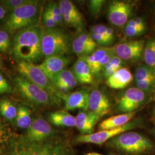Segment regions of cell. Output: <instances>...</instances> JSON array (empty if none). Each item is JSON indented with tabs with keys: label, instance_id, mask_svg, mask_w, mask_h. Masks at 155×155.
Listing matches in <instances>:
<instances>
[{
	"label": "cell",
	"instance_id": "obj_1",
	"mask_svg": "<svg viewBox=\"0 0 155 155\" xmlns=\"http://www.w3.org/2000/svg\"><path fill=\"white\" fill-rule=\"evenodd\" d=\"M43 28L37 25L17 33L12 45V53L17 61L36 64L43 57L41 48Z\"/></svg>",
	"mask_w": 155,
	"mask_h": 155
},
{
	"label": "cell",
	"instance_id": "obj_2",
	"mask_svg": "<svg viewBox=\"0 0 155 155\" xmlns=\"http://www.w3.org/2000/svg\"><path fill=\"white\" fill-rule=\"evenodd\" d=\"M40 15V1L33 0L32 3L11 12L6 17L3 27L7 32L17 33L22 29L39 25Z\"/></svg>",
	"mask_w": 155,
	"mask_h": 155
},
{
	"label": "cell",
	"instance_id": "obj_3",
	"mask_svg": "<svg viewBox=\"0 0 155 155\" xmlns=\"http://www.w3.org/2000/svg\"><path fill=\"white\" fill-rule=\"evenodd\" d=\"M71 44L68 33L60 28H43L41 48L45 58L67 54Z\"/></svg>",
	"mask_w": 155,
	"mask_h": 155
},
{
	"label": "cell",
	"instance_id": "obj_4",
	"mask_svg": "<svg viewBox=\"0 0 155 155\" xmlns=\"http://www.w3.org/2000/svg\"><path fill=\"white\" fill-rule=\"evenodd\" d=\"M111 147L128 154L138 155L152 150L153 144L143 134L127 131L109 140Z\"/></svg>",
	"mask_w": 155,
	"mask_h": 155
},
{
	"label": "cell",
	"instance_id": "obj_5",
	"mask_svg": "<svg viewBox=\"0 0 155 155\" xmlns=\"http://www.w3.org/2000/svg\"><path fill=\"white\" fill-rule=\"evenodd\" d=\"M17 70L23 77L43 89L56 101L61 99V93L55 88L39 65L28 61H19L17 64Z\"/></svg>",
	"mask_w": 155,
	"mask_h": 155
},
{
	"label": "cell",
	"instance_id": "obj_6",
	"mask_svg": "<svg viewBox=\"0 0 155 155\" xmlns=\"http://www.w3.org/2000/svg\"><path fill=\"white\" fill-rule=\"evenodd\" d=\"M14 84L17 91L24 98L35 105H51L57 102L47 91L21 75L17 76L14 79Z\"/></svg>",
	"mask_w": 155,
	"mask_h": 155
},
{
	"label": "cell",
	"instance_id": "obj_7",
	"mask_svg": "<svg viewBox=\"0 0 155 155\" xmlns=\"http://www.w3.org/2000/svg\"><path fill=\"white\" fill-rule=\"evenodd\" d=\"M146 100V93L137 87H130L123 92L118 98L117 110L122 114L134 112L143 105Z\"/></svg>",
	"mask_w": 155,
	"mask_h": 155
},
{
	"label": "cell",
	"instance_id": "obj_8",
	"mask_svg": "<svg viewBox=\"0 0 155 155\" xmlns=\"http://www.w3.org/2000/svg\"><path fill=\"white\" fill-rule=\"evenodd\" d=\"M139 121L137 120L130 121L126 125L121 127L111 130H100L99 132L87 135H81L77 138V142L79 143H91V144H104L107 141L116 137L121 133L129 131L134 128L137 127Z\"/></svg>",
	"mask_w": 155,
	"mask_h": 155
},
{
	"label": "cell",
	"instance_id": "obj_9",
	"mask_svg": "<svg viewBox=\"0 0 155 155\" xmlns=\"http://www.w3.org/2000/svg\"><path fill=\"white\" fill-rule=\"evenodd\" d=\"M132 12V6L127 2L112 1L109 6L107 16L109 21L116 27L126 25Z\"/></svg>",
	"mask_w": 155,
	"mask_h": 155
},
{
	"label": "cell",
	"instance_id": "obj_10",
	"mask_svg": "<svg viewBox=\"0 0 155 155\" xmlns=\"http://www.w3.org/2000/svg\"><path fill=\"white\" fill-rule=\"evenodd\" d=\"M143 40H129L115 46L116 55L123 61H136L139 60L144 52Z\"/></svg>",
	"mask_w": 155,
	"mask_h": 155
},
{
	"label": "cell",
	"instance_id": "obj_11",
	"mask_svg": "<svg viewBox=\"0 0 155 155\" xmlns=\"http://www.w3.org/2000/svg\"><path fill=\"white\" fill-rule=\"evenodd\" d=\"M58 4L61 9L63 21L68 27L82 30L84 27V17L74 4L68 0H61Z\"/></svg>",
	"mask_w": 155,
	"mask_h": 155
},
{
	"label": "cell",
	"instance_id": "obj_12",
	"mask_svg": "<svg viewBox=\"0 0 155 155\" xmlns=\"http://www.w3.org/2000/svg\"><path fill=\"white\" fill-rule=\"evenodd\" d=\"M90 90L88 89H80L70 94H62L61 100L64 101V110L66 111L81 109L89 110Z\"/></svg>",
	"mask_w": 155,
	"mask_h": 155
},
{
	"label": "cell",
	"instance_id": "obj_13",
	"mask_svg": "<svg viewBox=\"0 0 155 155\" xmlns=\"http://www.w3.org/2000/svg\"><path fill=\"white\" fill-rule=\"evenodd\" d=\"M70 61V59L64 55L51 56L45 58L39 66L51 82L56 75L65 69Z\"/></svg>",
	"mask_w": 155,
	"mask_h": 155
},
{
	"label": "cell",
	"instance_id": "obj_14",
	"mask_svg": "<svg viewBox=\"0 0 155 155\" xmlns=\"http://www.w3.org/2000/svg\"><path fill=\"white\" fill-rule=\"evenodd\" d=\"M110 109V100L104 92L98 89L90 92L88 110L101 117L108 114Z\"/></svg>",
	"mask_w": 155,
	"mask_h": 155
},
{
	"label": "cell",
	"instance_id": "obj_15",
	"mask_svg": "<svg viewBox=\"0 0 155 155\" xmlns=\"http://www.w3.org/2000/svg\"><path fill=\"white\" fill-rule=\"evenodd\" d=\"M53 133V129L48 122L42 118L33 120L27 129V139L32 142H40L48 139Z\"/></svg>",
	"mask_w": 155,
	"mask_h": 155
},
{
	"label": "cell",
	"instance_id": "obj_16",
	"mask_svg": "<svg viewBox=\"0 0 155 155\" xmlns=\"http://www.w3.org/2000/svg\"><path fill=\"white\" fill-rule=\"evenodd\" d=\"M51 83L59 93L67 94L77 86L78 82L72 71L65 68L56 75Z\"/></svg>",
	"mask_w": 155,
	"mask_h": 155
},
{
	"label": "cell",
	"instance_id": "obj_17",
	"mask_svg": "<svg viewBox=\"0 0 155 155\" xmlns=\"http://www.w3.org/2000/svg\"><path fill=\"white\" fill-rule=\"evenodd\" d=\"M100 116L90 111H81L75 117V127L82 135L93 133L94 127L100 119Z\"/></svg>",
	"mask_w": 155,
	"mask_h": 155
},
{
	"label": "cell",
	"instance_id": "obj_18",
	"mask_svg": "<svg viewBox=\"0 0 155 155\" xmlns=\"http://www.w3.org/2000/svg\"><path fill=\"white\" fill-rule=\"evenodd\" d=\"M133 79V75L130 71L122 67L106 79V84L112 89H123L131 83Z\"/></svg>",
	"mask_w": 155,
	"mask_h": 155
},
{
	"label": "cell",
	"instance_id": "obj_19",
	"mask_svg": "<svg viewBox=\"0 0 155 155\" xmlns=\"http://www.w3.org/2000/svg\"><path fill=\"white\" fill-rule=\"evenodd\" d=\"M72 72L77 81L81 84H91L94 81L93 75L87 63L81 58H78L72 68Z\"/></svg>",
	"mask_w": 155,
	"mask_h": 155
},
{
	"label": "cell",
	"instance_id": "obj_20",
	"mask_svg": "<svg viewBox=\"0 0 155 155\" xmlns=\"http://www.w3.org/2000/svg\"><path fill=\"white\" fill-rule=\"evenodd\" d=\"M134 115L135 112H132L111 117L100 124L99 129L100 130H106L121 127L130 122Z\"/></svg>",
	"mask_w": 155,
	"mask_h": 155
},
{
	"label": "cell",
	"instance_id": "obj_21",
	"mask_svg": "<svg viewBox=\"0 0 155 155\" xmlns=\"http://www.w3.org/2000/svg\"><path fill=\"white\" fill-rule=\"evenodd\" d=\"M48 120L52 124L57 127H73L75 126V117L65 110L55 111L50 113Z\"/></svg>",
	"mask_w": 155,
	"mask_h": 155
},
{
	"label": "cell",
	"instance_id": "obj_22",
	"mask_svg": "<svg viewBox=\"0 0 155 155\" xmlns=\"http://www.w3.org/2000/svg\"><path fill=\"white\" fill-rule=\"evenodd\" d=\"M114 47L112 48H106L103 47L97 49L91 55L83 58H81L86 61L93 75H96L97 68L99 64L104 59V58L110 53Z\"/></svg>",
	"mask_w": 155,
	"mask_h": 155
},
{
	"label": "cell",
	"instance_id": "obj_23",
	"mask_svg": "<svg viewBox=\"0 0 155 155\" xmlns=\"http://www.w3.org/2000/svg\"><path fill=\"white\" fill-rule=\"evenodd\" d=\"M14 155H65V153L59 148L41 145L21 150Z\"/></svg>",
	"mask_w": 155,
	"mask_h": 155
},
{
	"label": "cell",
	"instance_id": "obj_24",
	"mask_svg": "<svg viewBox=\"0 0 155 155\" xmlns=\"http://www.w3.org/2000/svg\"><path fill=\"white\" fill-rule=\"evenodd\" d=\"M16 122L17 126L21 129H28L32 125L31 111L25 106H20L17 112Z\"/></svg>",
	"mask_w": 155,
	"mask_h": 155
},
{
	"label": "cell",
	"instance_id": "obj_25",
	"mask_svg": "<svg viewBox=\"0 0 155 155\" xmlns=\"http://www.w3.org/2000/svg\"><path fill=\"white\" fill-rule=\"evenodd\" d=\"M17 112L16 106L10 100L5 98L0 100V113L3 117L12 121L16 118Z\"/></svg>",
	"mask_w": 155,
	"mask_h": 155
},
{
	"label": "cell",
	"instance_id": "obj_26",
	"mask_svg": "<svg viewBox=\"0 0 155 155\" xmlns=\"http://www.w3.org/2000/svg\"><path fill=\"white\" fill-rule=\"evenodd\" d=\"M143 53L146 65L155 71V39H150L146 43Z\"/></svg>",
	"mask_w": 155,
	"mask_h": 155
},
{
	"label": "cell",
	"instance_id": "obj_27",
	"mask_svg": "<svg viewBox=\"0 0 155 155\" xmlns=\"http://www.w3.org/2000/svg\"><path fill=\"white\" fill-rule=\"evenodd\" d=\"M71 48L74 52L79 58L90 55L95 51L84 45L77 36L72 40Z\"/></svg>",
	"mask_w": 155,
	"mask_h": 155
},
{
	"label": "cell",
	"instance_id": "obj_28",
	"mask_svg": "<svg viewBox=\"0 0 155 155\" xmlns=\"http://www.w3.org/2000/svg\"><path fill=\"white\" fill-rule=\"evenodd\" d=\"M123 65L124 61L115 55L104 68L102 70L104 77L107 79L116 72L118 70L122 68Z\"/></svg>",
	"mask_w": 155,
	"mask_h": 155
},
{
	"label": "cell",
	"instance_id": "obj_29",
	"mask_svg": "<svg viewBox=\"0 0 155 155\" xmlns=\"http://www.w3.org/2000/svg\"><path fill=\"white\" fill-rule=\"evenodd\" d=\"M155 71L147 65L139 66L135 72L136 82L140 81L150 78L155 77Z\"/></svg>",
	"mask_w": 155,
	"mask_h": 155
},
{
	"label": "cell",
	"instance_id": "obj_30",
	"mask_svg": "<svg viewBox=\"0 0 155 155\" xmlns=\"http://www.w3.org/2000/svg\"><path fill=\"white\" fill-rule=\"evenodd\" d=\"M45 8L49 12L51 16L58 25H61L63 22V19L61 15V9L58 3L50 2Z\"/></svg>",
	"mask_w": 155,
	"mask_h": 155
},
{
	"label": "cell",
	"instance_id": "obj_31",
	"mask_svg": "<svg viewBox=\"0 0 155 155\" xmlns=\"http://www.w3.org/2000/svg\"><path fill=\"white\" fill-rule=\"evenodd\" d=\"M33 0H4L1 1V5L2 6L6 11L10 12L17 8L31 4Z\"/></svg>",
	"mask_w": 155,
	"mask_h": 155
},
{
	"label": "cell",
	"instance_id": "obj_32",
	"mask_svg": "<svg viewBox=\"0 0 155 155\" xmlns=\"http://www.w3.org/2000/svg\"><path fill=\"white\" fill-rule=\"evenodd\" d=\"M12 45L8 33L5 30H0V52L7 53L12 48Z\"/></svg>",
	"mask_w": 155,
	"mask_h": 155
},
{
	"label": "cell",
	"instance_id": "obj_33",
	"mask_svg": "<svg viewBox=\"0 0 155 155\" xmlns=\"http://www.w3.org/2000/svg\"><path fill=\"white\" fill-rule=\"evenodd\" d=\"M136 82L137 87L145 93L150 91L155 86V77L150 78Z\"/></svg>",
	"mask_w": 155,
	"mask_h": 155
},
{
	"label": "cell",
	"instance_id": "obj_34",
	"mask_svg": "<svg viewBox=\"0 0 155 155\" xmlns=\"http://www.w3.org/2000/svg\"><path fill=\"white\" fill-rule=\"evenodd\" d=\"M105 2L104 0H91L89 1V9L93 16H98Z\"/></svg>",
	"mask_w": 155,
	"mask_h": 155
},
{
	"label": "cell",
	"instance_id": "obj_35",
	"mask_svg": "<svg viewBox=\"0 0 155 155\" xmlns=\"http://www.w3.org/2000/svg\"><path fill=\"white\" fill-rule=\"evenodd\" d=\"M77 37L80 39L84 45H86L90 48H92L93 50H97L98 45L94 41L90 34L85 33L83 32H80L78 34Z\"/></svg>",
	"mask_w": 155,
	"mask_h": 155
},
{
	"label": "cell",
	"instance_id": "obj_36",
	"mask_svg": "<svg viewBox=\"0 0 155 155\" xmlns=\"http://www.w3.org/2000/svg\"><path fill=\"white\" fill-rule=\"evenodd\" d=\"M41 20L45 28H55L57 26L56 23L55 22L49 12L47 10L46 8H45V10L41 13Z\"/></svg>",
	"mask_w": 155,
	"mask_h": 155
},
{
	"label": "cell",
	"instance_id": "obj_37",
	"mask_svg": "<svg viewBox=\"0 0 155 155\" xmlns=\"http://www.w3.org/2000/svg\"><path fill=\"white\" fill-rule=\"evenodd\" d=\"M145 29L140 28H134L129 26L125 25V33L128 38H133L138 36L144 33Z\"/></svg>",
	"mask_w": 155,
	"mask_h": 155
},
{
	"label": "cell",
	"instance_id": "obj_38",
	"mask_svg": "<svg viewBox=\"0 0 155 155\" xmlns=\"http://www.w3.org/2000/svg\"><path fill=\"white\" fill-rule=\"evenodd\" d=\"M107 27L103 24H97V25H94L92 28H91V33H95V34L101 35L104 36L106 39L108 40L107 38ZM108 41H109V40H108ZM109 43H110V42H109Z\"/></svg>",
	"mask_w": 155,
	"mask_h": 155
},
{
	"label": "cell",
	"instance_id": "obj_39",
	"mask_svg": "<svg viewBox=\"0 0 155 155\" xmlns=\"http://www.w3.org/2000/svg\"><path fill=\"white\" fill-rule=\"evenodd\" d=\"M12 91V88L9 83L4 77L2 74L0 73V94L10 93Z\"/></svg>",
	"mask_w": 155,
	"mask_h": 155
},
{
	"label": "cell",
	"instance_id": "obj_40",
	"mask_svg": "<svg viewBox=\"0 0 155 155\" xmlns=\"http://www.w3.org/2000/svg\"><path fill=\"white\" fill-rule=\"evenodd\" d=\"M91 36H92L93 39L94 40V41L96 43L97 45H99L102 47L107 46L109 45H110L108 40L106 39L105 38L101 35L98 34H95V33H91Z\"/></svg>",
	"mask_w": 155,
	"mask_h": 155
},
{
	"label": "cell",
	"instance_id": "obj_41",
	"mask_svg": "<svg viewBox=\"0 0 155 155\" xmlns=\"http://www.w3.org/2000/svg\"><path fill=\"white\" fill-rule=\"evenodd\" d=\"M6 138V130L4 125L0 118V143L4 141Z\"/></svg>",
	"mask_w": 155,
	"mask_h": 155
},
{
	"label": "cell",
	"instance_id": "obj_42",
	"mask_svg": "<svg viewBox=\"0 0 155 155\" xmlns=\"http://www.w3.org/2000/svg\"><path fill=\"white\" fill-rule=\"evenodd\" d=\"M134 20L136 21L137 27H139V28L145 29V23L144 19L143 18L137 17L134 19Z\"/></svg>",
	"mask_w": 155,
	"mask_h": 155
},
{
	"label": "cell",
	"instance_id": "obj_43",
	"mask_svg": "<svg viewBox=\"0 0 155 155\" xmlns=\"http://www.w3.org/2000/svg\"><path fill=\"white\" fill-rule=\"evenodd\" d=\"M6 12V11L5 9H4V8L1 5H0V20L2 19L5 17Z\"/></svg>",
	"mask_w": 155,
	"mask_h": 155
},
{
	"label": "cell",
	"instance_id": "obj_44",
	"mask_svg": "<svg viewBox=\"0 0 155 155\" xmlns=\"http://www.w3.org/2000/svg\"><path fill=\"white\" fill-rule=\"evenodd\" d=\"M85 155H102L98 153H96V152H91V153H89Z\"/></svg>",
	"mask_w": 155,
	"mask_h": 155
},
{
	"label": "cell",
	"instance_id": "obj_45",
	"mask_svg": "<svg viewBox=\"0 0 155 155\" xmlns=\"http://www.w3.org/2000/svg\"><path fill=\"white\" fill-rule=\"evenodd\" d=\"M2 60L1 55H0V68H2Z\"/></svg>",
	"mask_w": 155,
	"mask_h": 155
},
{
	"label": "cell",
	"instance_id": "obj_46",
	"mask_svg": "<svg viewBox=\"0 0 155 155\" xmlns=\"http://www.w3.org/2000/svg\"><path fill=\"white\" fill-rule=\"evenodd\" d=\"M154 136H155V130H154Z\"/></svg>",
	"mask_w": 155,
	"mask_h": 155
},
{
	"label": "cell",
	"instance_id": "obj_47",
	"mask_svg": "<svg viewBox=\"0 0 155 155\" xmlns=\"http://www.w3.org/2000/svg\"></svg>",
	"mask_w": 155,
	"mask_h": 155
}]
</instances>
